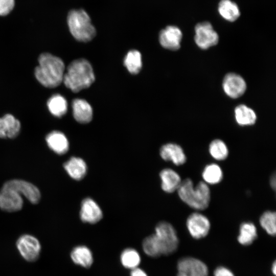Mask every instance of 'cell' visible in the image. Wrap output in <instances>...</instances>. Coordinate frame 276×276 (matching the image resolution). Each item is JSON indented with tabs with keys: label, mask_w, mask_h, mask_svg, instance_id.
Instances as JSON below:
<instances>
[{
	"label": "cell",
	"mask_w": 276,
	"mask_h": 276,
	"mask_svg": "<svg viewBox=\"0 0 276 276\" xmlns=\"http://www.w3.org/2000/svg\"><path fill=\"white\" fill-rule=\"evenodd\" d=\"M179 242L174 227L166 221L158 223L155 233L146 238L147 248L154 257L174 253L178 248Z\"/></svg>",
	"instance_id": "obj_1"
},
{
	"label": "cell",
	"mask_w": 276,
	"mask_h": 276,
	"mask_svg": "<svg viewBox=\"0 0 276 276\" xmlns=\"http://www.w3.org/2000/svg\"><path fill=\"white\" fill-rule=\"evenodd\" d=\"M38 62L35 75L41 84L46 87L54 88L63 82L65 65L60 58L44 53L39 56Z\"/></svg>",
	"instance_id": "obj_2"
},
{
	"label": "cell",
	"mask_w": 276,
	"mask_h": 276,
	"mask_svg": "<svg viewBox=\"0 0 276 276\" xmlns=\"http://www.w3.org/2000/svg\"><path fill=\"white\" fill-rule=\"evenodd\" d=\"M179 198L190 208L197 211L206 209L211 201V190L209 185L203 181L194 186L191 178L181 181L177 189Z\"/></svg>",
	"instance_id": "obj_3"
},
{
	"label": "cell",
	"mask_w": 276,
	"mask_h": 276,
	"mask_svg": "<svg viewBox=\"0 0 276 276\" xmlns=\"http://www.w3.org/2000/svg\"><path fill=\"white\" fill-rule=\"evenodd\" d=\"M95 79L90 63L84 59L72 61L64 73L63 82L65 86L74 93L89 87Z\"/></svg>",
	"instance_id": "obj_4"
},
{
	"label": "cell",
	"mask_w": 276,
	"mask_h": 276,
	"mask_svg": "<svg viewBox=\"0 0 276 276\" xmlns=\"http://www.w3.org/2000/svg\"><path fill=\"white\" fill-rule=\"evenodd\" d=\"M67 24L72 35L80 41H89L96 36V29L84 10H71L68 14Z\"/></svg>",
	"instance_id": "obj_5"
},
{
	"label": "cell",
	"mask_w": 276,
	"mask_h": 276,
	"mask_svg": "<svg viewBox=\"0 0 276 276\" xmlns=\"http://www.w3.org/2000/svg\"><path fill=\"white\" fill-rule=\"evenodd\" d=\"M16 245L20 255L25 260L34 262L38 259L41 247L35 237L29 234L22 235L17 239Z\"/></svg>",
	"instance_id": "obj_6"
},
{
	"label": "cell",
	"mask_w": 276,
	"mask_h": 276,
	"mask_svg": "<svg viewBox=\"0 0 276 276\" xmlns=\"http://www.w3.org/2000/svg\"><path fill=\"white\" fill-rule=\"evenodd\" d=\"M176 276H209V269L202 261L194 257L180 259L177 264Z\"/></svg>",
	"instance_id": "obj_7"
},
{
	"label": "cell",
	"mask_w": 276,
	"mask_h": 276,
	"mask_svg": "<svg viewBox=\"0 0 276 276\" xmlns=\"http://www.w3.org/2000/svg\"><path fill=\"white\" fill-rule=\"evenodd\" d=\"M186 226L192 238L200 239L208 235L211 228V223L208 218L203 214L194 212L188 217Z\"/></svg>",
	"instance_id": "obj_8"
},
{
	"label": "cell",
	"mask_w": 276,
	"mask_h": 276,
	"mask_svg": "<svg viewBox=\"0 0 276 276\" xmlns=\"http://www.w3.org/2000/svg\"><path fill=\"white\" fill-rule=\"evenodd\" d=\"M195 43L202 49H207L218 42V35L208 21L197 24L195 27Z\"/></svg>",
	"instance_id": "obj_9"
},
{
	"label": "cell",
	"mask_w": 276,
	"mask_h": 276,
	"mask_svg": "<svg viewBox=\"0 0 276 276\" xmlns=\"http://www.w3.org/2000/svg\"><path fill=\"white\" fill-rule=\"evenodd\" d=\"M3 186L12 189L25 197L30 202L35 204L40 199L39 189L32 183L21 179H12L6 182Z\"/></svg>",
	"instance_id": "obj_10"
},
{
	"label": "cell",
	"mask_w": 276,
	"mask_h": 276,
	"mask_svg": "<svg viewBox=\"0 0 276 276\" xmlns=\"http://www.w3.org/2000/svg\"><path fill=\"white\" fill-rule=\"evenodd\" d=\"M23 199L21 195L14 190L3 186L0 191V208L9 212H16L21 209Z\"/></svg>",
	"instance_id": "obj_11"
},
{
	"label": "cell",
	"mask_w": 276,
	"mask_h": 276,
	"mask_svg": "<svg viewBox=\"0 0 276 276\" xmlns=\"http://www.w3.org/2000/svg\"><path fill=\"white\" fill-rule=\"evenodd\" d=\"M222 86L225 94L232 98H237L241 96L246 89V84L244 79L235 73L227 74L224 77Z\"/></svg>",
	"instance_id": "obj_12"
},
{
	"label": "cell",
	"mask_w": 276,
	"mask_h": 276,
	"mask_svg": "<svg viewBox=\"0 0 276 276\" xmlns=\"http://www.w3.org/2000/svg\"><path fill=\"white\" fill-rule=\"evenodd\" d=\"M182 37V32L178 27L169 26L160 32L159 41L164 48L177 50L180 47Z\"/></svg>",
	"instance_id": "obj_13"
},
{
	"label": "cell",
	"mask_w": 276,
	"mask_h": 276,
	"mask_svg": "<svg viewBox=\"0 0 276 276\" xmlns=\"http://www.w3.org/2000/svg\"><path fill=\"white\" fill-rule=\"evenodd\" d=\"M102 210L94 200L89 197L83 200L80 211V217L83 222L96 223L102 219Z\"/></svg>",
	"instance_id": "obj_14"
},
{
	"label": "cell",
	"mask_w": 276,
	"mask_h": 276,
	"mask_svg": "<svg viewBox=\"0 0 276 276\" xmlns=\"http://www.w3.org/2000/svg\"><path fill=\"white\" fill-rule=\"evenodd\" d=\"M161 157L165 161H169L176 166L183 165L187 156L182 148L175 143H169L163 145L159 151Z\"/></svg>",
	"instance_id": "obj_15"
},
{
	"label": "cell",
	"mask_w": 276,
	"mask_h": 276,
	"mask_svg": "<svg viewBox=\"0 0 276 276\" xmlns=\"http://www.w3.org/2000/svg\"><path fill=\"white\" fill-rule=\"evenodd\" d=\"M20 130V123L11 114L0 118V138H14Z\"/></svg>",
	"instance_id": "obj_16"
},
{
	"label": "cell",
	"mask_w": 276,
	"mask_h": 276,
	"mask_svg": "<svg viewBox=\"0 0 276 276\" xmlns=\"http://www.w3.org/2000/svg\"><path fill=\"white\" fill-rule=\"evenodd\" d=\"M159 176L162 181V188L168 193L177 190L182 181L179 174L170 168L162 170L159 173Z\"/></svg>",
	"instance_id": "obj_17"
},
{
	"label": "cell",
	"mask_w": 276,
	"mask_h": 276,
	"mask_svg": "<svg viewBox=\"0 0 276 276\" xmlns=\"http://www.w3.org/2000/svg\"><path fill=\"white\" fill-rule=\"evenodd\" d=\"M73 116L80 123L86 124L93 118V109L85 100L76 99L72 102Z\"/></svg>",
	"instance_id": "obj_18"
},
{
	"label": "cell",
	"mask_w": 276,
	"mask_h": 276,
	"mask_svg": "<svg viewBox=\"0 0 276 276\" xmlns=\"http://www.w3.org/2000/svg\"><path fill=\"white\" fill-rule=\"evenodd\" d=\"M45 140L49 147L57 154H64L68 150V140L60 131L51 132L47 135Z\"/></svg>",
	"instance_id": "obj_19"
},
{
	"label": "cell",
	"mask_w": 276,
	"mask_h": 276,
	"mask_svg": "<svg viewBox=\"0 0 276 276\" xmlns=\"http://www.w3.org/2000/svg\"><path fill=\"white\" fill-rule=\"evenodd\" d=\"M63 166L70 176L75 180H81L87 172V165L80 157H72L64 164Z\"/></svg>",
	"instance_id": "obj_20"
},
{
	"label": "cell",
	"mask_w": 276,
	"mask_h": 276,
	"mask_svg": "<svg viewBox=\"0 0 276 276\" xmlns=\"http://www.w3.org/2000/svg\"><path fill=\"white\" fill-rule=\"evenodd\" d=\"M257 227L251 222H242L239 227V233L237 237L238 242L243 246L251 245L257 238Z\"/></svg>",
	"instance_id": "obj_21"
},
{
	"label": "cell",
	"mask_w": 276,
	"mask_h": 276,
	"mask_svg": "<svg viewBox=\"0 0 276 276\" xmlns=\"http://www.w3.org/2000/svg\"><path fill=\"white\" fill-rule=\"evenodd\" d=\"M71 257L75 264L85 268L89 267L93 262L90 250L84 245L74 247L71 251Z\"/></svg>",
	"instance_id": "obj_22"
},
{
	"label": "cell",
	"mask_w": 276,
	"mask_h": 276,
	"mask_svg": "<svg viewBox=\"0 0 276 276\" xmlns=\"http://www.w3.org/2000/svg\"><path fill=\"white\" fill-rule=\"evenodd\" d=\"M203 181L209 185H216L220 182L223 177V173L221 167L217 164L211 163L206 165L202 172Z\"/></svg>",
	"instance_id": "obj_23"
},
{
	"label": "cell",
	"mask_w": 276,
	"mask_h": 276,
	"mask_svg": "<svg viewBox=\"0 0 276 276\" xmlns=\"http://www.w3.org/2000/svg\"><path fill=\"white\" fill-rule=\"evenodd\" d=\"M235 117L237 123L241 126L252 125L256 123L257 120L255 111L243 104L236 107Z\"/></svg>",
	"instance_id": "obj_24"
},
{
	"label": "cell",
	"mask_w": 276,
	"mask_h": 276,
	"mask_svg": "<svg viewBox=\"0 0 276 276\" xmlns=\"http://www.w3.org/2000/svg\"><path fill=\"white\" fill-rule=\"evenodd\" d=\"M218 10L223 18L231 22L236 20L240 15L238 5L231 0H221Z\"/></svg>",
	"instance_id": "obj_25"
},
{
	"label": "cell",
	"mask_w": 276,
	"mask_h": 276,
	"mask_svg": "<svg viewBox=\"0 0 276 276\" xmlns=\"http://www.w3.org/2000/svg\"><path fill=\"white\" fill-rule=\"evenodd\" d=\"M48 109L50 112L55 117H61L67 110V103L66 99L59 94H55L48 100Z\"/></svg>",
	"instance_id": "obj_26"
},
{
	"label": "cell",
	"mask_w": 276,
	"mask_h": 276,
	"mask_svg": "<svg viewBox=\"0 0 276 276\" xmlns=\"http://www.w3.org/2000/svg\"><path fill=\"white\" fill-rule=\"evenodd\" d=\"M209 152L214 159L218 161L225 160L229 153L226 144L220 139L214 140L210 143Z\"/></svg>",
	"instance_id": "obj_27"
},
{
	"label": "cell",
	"mask_w": 276,
	"mask_h": 276,
	"mask_svg": "<svg viewBox=\"0 0 276 276\" xmlns=\"http://www.w3.org/2000/svg\"><path fill=\"white\" fill-rule=\"evenodd\" d=\"M259 222L262 228L270 236L276 234V214L274 211H266L260 216Z\"/></svg>",
	"instance_id": "obj_28"
},
{
	"label": "cell",
	"mask_w": 276,
	"mask_h": 276,
	"mask_svg": "<svg viewBox=\"0 0 276 276\" xmlns=\"http://www.w3.org/2000/svg\"><path fill=\"white\" fill-rule=\"evenodd\" d=\"M124 65L130 73L137 74L142 65L141 53L136 50L128 52L124 59Z\"/></svg>",
	"instance_id": "obj_29"
},
{
	"label": "cell",
	"mask_w": 276,
	"mask_h": 276,
	"mask_svg": "<svg viewBox=\"0 0 276 276\" xmlns=\"http://www.w3.org/2000/svg\"><path fill=\"white\" fill-rule=\"evenodd\" d=\"M121 261L125 267L133 269L137 267L141 262V257L134 249L127 248L121 255Z\"/></svg>",
	"instance_id": "obj_30"
},
{
	"label": "cell",
	"mask_w": 276,
	"mask_h": 276,
	"mask_svg": "<svg viewBox=\"0 0 276 276\" xmlns=\"http://www.w3.org/2000/svg\"><path fill=\"white\" fill-rule=\"evenodd\" d=\"M14 0H0V15L8 14L13 9Z\"/></svg>",
	"instance_id": "obj_31"
},
{
	"label": "cell",
	"mask_w": 276,
	"mask_h": 276,
	"mask_svg": "<svg viewBox=\"0 0 276 276\" xmlns=\"http://www.w3.org/2000/svg\"><path fill=\"white\" fill-rule=\"evenodd\" d=\"M214 276H235L228 268L223 266L217 267L214 271Z\"/></svg>",
	"instance_id": "obj_32"
},
{
	"label": "cell",
	"mask_w": 276,
	"mask_h": 276,
	"mask_svg": "<svg viewBox=\"0 0 276 276\" xmlns=\"http://www.w3.org/2000/svg\"><path fill=\"white\" fill-rule=\"evenodd\" d=\"M130 276H148L146 272L142 269L136 267L131 269Z\"/></svg>",
	"instance_id": "obj_33"
},
{
	"label": "cell",
	"mask_w": 276,
	"mask_h": 276,
	"mask_svg": "<svg viewBox=\"0 0 276 276\" xmlns=\"http://www.w3.org/2000/svg\"><path fill=\"white\" fill-rule=\"evenodd\" d=\"M270 184L271 188L273 189V190L275 189V174H273L270 180Z\"/></svg>",
	"instance_id": "obj_34"
},
{
	"label": "cell",
	"mask_w": 276,
	"mask_h": 276,
	"mask_svg": "<svg viewBox=\"0 0 276 276\" xmlns=\"http://www.w3.org/2000/svg\"><path fill=\"white\" fill-rule=\"evenodd\" d=\"M271 272L274 275H275V274H276V262H275V261L272 263Z\"/></svg>",
	"instance_id": "obj_35"
}]
</instances>
